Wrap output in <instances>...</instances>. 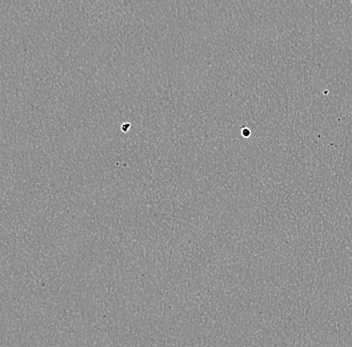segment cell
<instances>
[{
  "label": "cell",
  "instance_id": "6da1fadb",
  "mask_svg": "<svg viewBox=\"0 0 352 347\" xmlns=\"http://www.w3.org/2000/svg\"><path fill=\"white\" fill-rule=\"evenodd\" d=\"M241 135L243 138H250V136H252V129L248 128V126H245V125H243V126H241Z\"/></svg>",
  "mask_w": 352,
  "mask_h": 347
},
{
  "label": "cell",
  "instance_id": "7a4b0ae2",
  "mask_svg": "<svg viewBox=\"0 0 352 347\" xmlns=\"http://www.w3.org/2000/svg\"><path fill=\"white\" fill-rule=\"evenodd\" d=\"M131 124H129V122H126V124L121 125V131H123V133H129V131H131Z\"/></svg>",
  "mask_w": 352,
  "mask_h": 347
}]
</instances>
